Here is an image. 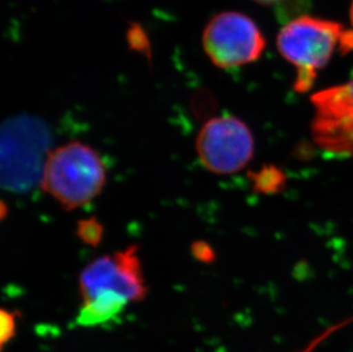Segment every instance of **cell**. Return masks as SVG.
<instances>
[{"mask_svg": "<svg viewBox=\"0 0 353 352\" xmlns=\"http://www.w3.org/2000/svg\"><path fill=\"white\" fill-rule=\"evenodd\" d=\"M83 306L77 317L81 326L110 322L130 303L147 295L139 247L100 256L88 263L79 276Z\"/></svg>", "mask_w": 353, "mask_h": 352, "instance_id": "1", "label": "cell"}, {"mask_svg": "<svg viewBox=\"0 0 353 352\" xmlns=\"http://www.w3.org/2000/svg\"><path fill=\"white\" fill-rule=\"evenodd\" d=\"M107 183V170L97 150L71 141L52 150L40 186L63 210H77L97 198Z\"/></svg>", "mask_w": 353, "mask_h": 352, "instance_id": "2", "label": "cell"}, {"mask_svg": "<svg viewBox=\"0 0 353 352\" xmlns=\"http://www.w3.org/2000/svg\"><path fill=\"white\" fill-rule=\"evenodd\" d=\"M343 36L333 21L300 17L285 24L276 38L280 54L296 68L294 88L304 93L314 85L318 71L326 67Z\"/></svg>", "mask_w": 353, "mask_h": 352, "instance_id": "3", "label": "cell"}, {"mask_svg": "<svg viewBox=\"0 0 353 352\" xmlns=\"http://www.w3.org/2000/svg\"><path fill=\"white\" fill-rule=\"evenodd\" d=\"M50 137L43 123L17 117L3 128V186L10 191H27L43 175Z\"/></svg>", "mask_w": 353, "mask_h": 352, "instance_id": "4", "label": "cell"}, {"mask_svg": "<svg viewBox=\"0 0 353 352\" xmlns=\"http://www.w3.org/2000/svg\"><path fill=\"white\" fill-rule=\"evenodd\" d=\"M201 43L210 62L223 70L254 63L265 50L260 28L250 17L234 10L215 14L203 28Z\"/></svg>", "mask_w": 353, "mask_h": 352, "instance_id": "5", "label": "cell"}, {"mask_svg": "<svg viewBox=\"0 0 353 352\" xmlns=\"http://www.w3.org/2000/svg\"><path fill=\"white\" fill-rule=\"evenodd\" d=\"M200 163L210 173L230 175L253 159L255 140L250 127L234 116L214 117L203 124L196 139Z\"/></svg>", "mask_w": 353, "mask_h": 352, "instance_id": "6", "label": "cell"}, {"mask_svg": "<svg viewBox=\"0 0 353 352\" xmlns=\"http://www.w3.org/2000/svg\"><path fill=\"white\" fill-rule=\"evenodd\" d=\"M311 125L316 144L330 153L353 156V80L314 94Z\"/></svg>", "mask_w": 353, "mask_h": 352, "instance_id": "7", "label": "cell"}, {"mask_svg": "<svg viewBox=\"0 0 353 352\" xmlns=\"http://www.w3.org/2000/svg\"><path fill=\"white\" fill-rule=\"evenodd\" d=\"M250 179L253 182L254 189L257 193H279L285 186V174L276 166H263L260 170L250 173Z\"/></svg>", "mask_w": 353, "mask_h": 352, "instance_id": "8", "label": "cell"}, {"mask_svg": "<svg viewBox=\"0 0 353 352\" xmlns=\"http://www.w3.org/2000/svg\"><path fill=\"white\" fill-rule=\"evenodd\" d=\"M103 226L95 217L81 219L78 222L77 235L83 243L90 246H97L103 237Z\"/></svg>", "mask_w": 353, "mask_h": 352, "instance_id": "9", "label": "cell"}, {"mask_svg": "<svg viewBox=\"0 0 353 352\" xmlns=\"http://www.w3.org/2000/svg\"><path fill=\"white\" fill-rule=\"evenodd\" d=\"M127 43L132 50L139 53L151 57L150 40L148 38L147 32L140 24L132 23L127 29Z\"/></svg>", "mask_w": 353, "mask_h": 352, "instance_id": "10", "label": "cell"}, {"mask_svg": "<svg viewBox=\"0 0 353 352\" xmlns=\"http://www.w3.org/2000/svg\"><path fill=\"white\" fill-rule=\"evenodd\" d=\"M0 329H1V338H0V344L1 348L5 346L10 340H12L15 335L17 331V313H10L7 310H1L0 313Z\"/></svg>", "mask_w": 353, "mask_h": 352, "instance_id": "11", "label": "cell"}, {"mask_svg": "<svg viewBox=\"0 0 353 352\" xmlns=\"http://www.w3.org/2000/svg\"><path fill=\"white\" fill-rule=\"evenodd\" d=\"M192 253L196 259L200 260L201 262H210L213 261L214 255L213 249L210 248V245L206 243H196L192 246Z\"/></svg>", "mask_w": 353, "mask_h": 352, "instance_id": "12", "label": "cell"}, {"mask_svg": "<svg viewBox=\"0 0 353 352\" xmlns=\"http://www.w3.org/2000/svg\"><path fill=\"white\" fill-rule=\"evenodd\" d=\"M253 1L261 3V5H274V3H279L281 0H253Z\"/></svg>", "mask_w": 353, "mask_h": 352, "instance_id": "13", "label": "cell"}, {"mask_svg": "<svg viewBox=\"0 0 353 352\" xmlns=\"http://www.w3.org/2000/svg\"><path fill=\"white\" fill-rule=\"evenodd\" d=\"M350 20H351V24H352V28H353V0H352V3H351V7H350Z\"/></svg>", "mask_w": 353, "mask_h": 352, "instance_id": "14", "label": "cell"}]
</instances>
